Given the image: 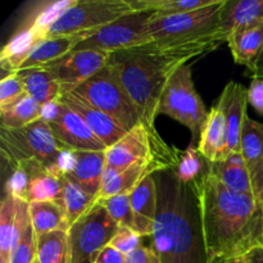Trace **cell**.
Instances as JSON below:
<instances>
[{"mask_svg": "<svg viewBox=\"0 0 263 263\" xmlns=\"http://www.w3.org/2000/svg\"><path fill=\"white\" fill-rule=\"evenodd\" d=\"M205 248L212 263L243 259L263 244V204L223 186L205 167L194 181Z\"/></svg>", "mask_w": 263, "mask_h": 263, "instance_id": "cell-1", "label": "cell"}, {"mask_svg": "<svg viewBox=\"0 0 263 263\" xmlns=\"http://www.w3.org/2000/svg\"><path fill=\"white\" fill-rule=\"evenodd\" d=\"M226 43L221 33L190 40L152 41L109 54L108 63L116 69L133 99L140 122L156 130L158 105L172 74L187 61L205 55Z\"/></svg>", "mask_w": 263, "mask_h": 263, "instance_id": "cell-2", "label": "cell"}, {"mask_svg": "<svg viewBox=\"0 0 263 263\" xmlns=\"http://www.w3.org/2000/svg\"><path fill=\"white\" fill-rule=\"evenodd\" d=\"M158 192L152 248L161 263H212L205 248L194 181L182 184L174 171L154 175Z\"/></svg>", "mask_w": 263, "mask_h": 263, "instance_id": "cell-3", "label": "cell"}, {"mask_svg": "<svg viewBox=\"0 0 263 263\" xmlns=\"http://www.w3.org/2000/svg\"><path fill=\"white\" fill-rule=\"evenodd\" d=\"M0 148L10 170L21 162L36 161L53 175H57V162L64 151L43 118L17 130L0 127Z\"/></svg>", "mask_w": 263, "mask_h": 263, "instance_id": "cell-4", "label": "cell"}, {"mask_svg": "<svg viewBox=\"0 0 263 263\" xmlns=\"http://www.w3.org/2000/svg\"><path fill=\"white\" fill-rule=\"evenodd\" d=\"M72 94L109 115L127 131L140 123V116L133 99L109 63L74 89Z\"/></svg>", "mask_w": 263, "mask_h": 263, "instance_id": "cell-5", "label": "cell"}, {"mask_svg": "<svg viewBox=\"0 0 263 263\" xmlns=\"http://www.w3.org/2000/svg\"><path fill=\"white\" fill-rule=\"evenodd\" d=\"M157 113L186 126L192 131L193 141L200 138L210 112L195 90L190 66L185 64L172 74L162 92Z\"/></svg>", "mask_w": 263, "mask_h": 263, "instance_id": "cell-6", "label": "cell"}, {"mask_svg": "<svg viewBox=\"0 0 263 263\" xmlns=\"http://www.w3.org/2000/svg\"><path fill=\"white\" fill-rule=\"evenodd\" d=\"M133 13L136 12H134L128 0H76V3L45 31V39L73 35H84L86 39L99 28Z\"/></svg>", "mask_w": 263, "mask_h": 263, "instance_id": "cell-7", "label": "cell"}, {"mask_svg": "<svg viewBox=\"0 0 263 263\" xmlns=\"http://www.w3.org/2000/svg\"><path fill=\"white\" fill-rule=\"evenodd\" d=\"M182 151L171 148L157 131H151L144 123H138L118 143L105 152L107 167L125 170L144 161H161L176 167Z\"/></svg>", "mask_w": 263, "mask_h": 263, "instance_id": "cell-8", "label": "cell"}, {"mask_svg": "<svg viewBox=\"0 0 263 263\" xmlns=\"http://www.w3.org/2000/svg\"><path fill=\"white\" fill-rule=\"evenodd\" d=\"M118 228L99 202L68 229L71 263H95L100 251L109 246Z\"/></svg>", "mask_w": 263, "mask_h": 263, "instance_id": "cell-9", "label": "cell"}, {"mask_svg": "<svg viewBox=\"0 0 263 263\" xmlns=\"http://www.w3.org/2000/svg\"><path fill=\"white\" fill-rule=\"evenodd\" d=\"M225 0L210 7L149 21L148 33L152 41H176L203 37L220 32V14ZM222 35V33H221Z\"/></svg>", "mask_w": 263, "mask_h": 263, "instance_id": "cell-10", "label": "cell"}, {"mask_svg": "<svg viewBox=\"0 0 263 263\" xmlns=\"http://www.w3.org/2000/svg\"><path fill=\"white\" fill-rule=\"evenodd\" d=\"M152 17L153 13L149 12H136L125 15L116 22L97 30L74 49H89L112 54L115 51L152 43L148 33V25Z\"/></svg>", "mask_w": 263, "mask_h": 263, "instance_id": "cell-11", "label": "cell"}, {"mask_svg": "<svg viewBox=\"0 0 263 263\" xmlns=\"http://www.w3.org/2000/svg\"><path fill=\"white\" fill-rule=\"evenodd\" d=\"M109 61V54L89 49H73L62 58L41 67L46 69L62 86L64 94L91 79L95 73L104 68Z\"/></svg>", "mask_w": 263, "mask_h": 263, "instance_id": "cell-12", "label": "cell"}, {"mask_svg": "<svg viewBox=\"0 0 263 263\" xmlns=\"http://www.w3.org/2000/svg\"><path fill=\"white\" fill-rule=\"evenodd\" d=\"M48 125L54 138L64 149L74 152H105L108 149L85 121L61 99L58 100L55 116Z\"/></svg>", "mask_w": 263, "mask_h": 263, "instance_id": "cell-13", "label": "cell"}, {"mask_svg": "<svg viewBox=\"0 0 263 263\" xmlns=\"http://www.w3.org/2000/svg\"><path fill=\"white\" fill-rule=\"evenodd\" d=\"M168 170H174V167L161 161L139 162L121 171L105 167L99 199L113 197V195L131 194V192L144 179Z\"/></svg>", "mask_w": 263, "mask_h": 263, "instance_id": "cell-14", "label": "cell"}, {"mask_svg": "<svg viewBox=\"0 0 263 263\" xmlns=\"http://www.w3.org/2000/svg\"><path fill=\"white\" fill-rule=\"evenodd\" d=\"M222 108L228 125L229 156L241 153V133L248 105V90L240 84L230 81L217 102Z\"/></svg>", "mask_w": 263, "mask_h": 263, "instance_id": "cell-15", "label": "cell"}, {"mask_svg": "<svg viewBox=\"0 0 263 263\" xmlns=\"http://www.w3.org/2000/svg\"><path fill=\"white\" fill-rule=\"evenodd\" d=\"M61 100L66 103L72 110H74L85 121V123L89 126L90 130L95 134V136L100 141L104 143L107 148L115 145L128 133L115 118L110 117L109 115L104 113L103 110L90 105L85 100L80 99L79 97H76L72 92L62 95Z\"/></svg>", "mask_w": 263, "mask_h": 263, "instance_id": "cell-16", "label": "cell"}, {"mask_svg": "<svg viewBox=\"0 0 263 263\" xmlns=\"http://www.w3.org/2000/svg\"><path fill=\"white\" fill-rule=\"evenodd\" d=\"M241 156L251 176L254 195L261 200L263 192V123L248 115L241 133Z\"/></svg>", "mask_w": 263, "mask_h": 263, "instance_id": "cell-17", "label": "cell"}, {"mask_svg": "<svg viewBox=\"0 0 263 263\" xmlns=\"http://www.w3.org/2000/svg\"><path fill=\"white\" fill-rule=\"evenodd\" d=\"M198 151L208 163L225 161L229 157L226 117L217 103L208 113V118L200 134Z\"/></svg>", "mask_w": 263, "mask_h": 263, "instance_id": "cell-18", "label": "cell"}, {"mask_svg": "<svg viewBox=\"0 0 263 263\" xmlns=\"http://www.w3.org/2000/svg\"><path fill=\"white\" fill-rule=\"evenodd\" d=\"M134 213V230L151 238L158 210V192L154 175L144 179L130 194Z\"/></svg>", "mask_w": 263, "mask_h": 263, "instance_id": "cell-19", "label": "cell"}, {"mask_svg": "<svg viewBox=\"0 0 263 263\" xmlns=\"http://www.w3.org/2000/svg\"><path fill=\"white\" fill-rule=\"evenodd\" d=\"M105 152H76L73 170L64 175L98 200L102 190L103 175L107 167Z\"/></svg>", "mask_w": 263, "mask_h": 263, "instance_id": "cell-20", "label": "cell"}, {"mask_svg": "<svg viewBox=\"0 0 263 263\" xmlns=\"http://www.w3.org/2000/svg\"><path fill=\"white\" fill-rule=\"evenodd\" d=\"M263 22V0H225L220 14V32L228 41L233 32Z\"/></svg>", "mask_w": 263, "mask_h": 263, "instance_id": "cell-21", "label": "cell"}, {"mask_svg": "<svg viewBox=\"0 0 263 263\" xmlns=\"http://www.w3.org/2000/svg\"><path fill=\"white\" fill-rule=\"evenodd\" d=\"M44 40L43 35L32 26L26 25L17 31L0 53V66L8 73H15L22 68L36 46Z\"/></svg>", "mask_w": 263, "mask_h": 263, "instance_id": "cell-22", "label": "cell"}, {"mask_svg": "<svg viewBox=\"0 0 263 263\" xmlns=\"http://www.w3.org/2000/svg\"><path fill=\"white\" fill-rule=\"evenodd\" d=\"M226 43L235 63L246 66L252 72L263 51V22L236 30L229 36Z\"/></svg>", "mask_w": 263, "mask_h": 263, "instance_id": "cell-23", "label": "cell"}, {"mask_svg": "<svg viewBox=\"0 0 263 263\" xmlns=\"http://www.w3.org/2000/svg\"><path fill=\"white\" fill-rule=\"evenodd\" d=\"M208 171L228 189L240 194H253V185L241 153L231 154L225 161L208 163Z\"/></svg>", "mask_w": 263, "mask_h": 263, "instance_id": "cell-24", "label": "cell"}, {"mask_svg": "<svg viewBox=\"0 0 263 263\" xmlns=\"http://www.w3.org/2000/svg\"><path fill=\"white\" fill-rule=\"evenodd\" d=\"M25 90L40 105L57 102L63 95L59 82L44 68H27L17 72Z\"/></svg>", "mask_w": 263, "mask_h": 263, "instance_id": "cell-25", "label": "cell"}, {"mask_svg": "<svg viewBox=\"0 0 263 263\" xmlns=\"http://www.w3.org/2000/svg\"><path fill=\"white\" fill-rule=\"evenodd\" d=\"M0 127L8 130H17L26 127L43 118V105L33 100L27 92L21 95L13 102L0 107Z\"/></svg>", "mask_w": 263, "mask_h": 263, "instance_id": "cell-26", "label": "cell"}, {"mask_svg": "<svg viewBox=\"0 0 263 263\" xmlns=\"http://www.w3.org/2000/svg\"><path fill=\"white\" fill-rule=\"evenodd\" d=\"M84 35L73 36H55V37L44 39L35 48L21 69L40 68L73 50L82 40ZM20 69V71H21Z\"/></svg>", "mask_w": 263, "mask_h": 263, "instance_id": "cell-27", "label": "cell"}, {"mask_svg": "<svg viewBox=\"0 0 263 263\" xmlns=\"http://www.w3.org/2000/svg\"><path fill=\"white\" fill-rule=\"evenodd\" d=\"M30 217L36 238L51 231H68L69 229L66 213L57 200L31 202Z\"/></svg>", "mask_w": 263, "mask_h": 263, "instance_id": "cell-28", "label": "cell"}, {"mask_svg": "<svg viewBox=\"0 0 263 263\" xmlns=\"http://www.w3.org/2000/svg\"><path fill=\"white\" fill-rule=\"evenodd\" d=\"M61 180L62 192L61 197H59L57 202L63 208L67 221H68V225L71 228L80 217H82L85 213L89 212L97 204L98 199L87 194L76 182H73L71 179L64 176V175H62Z\"/></svg>", "mask_w": 263, "mask_h": 263, "instance_id": "cell-29", "label": "cell"}, {"mask_svg": "<svg viewBox=\"0 0 263 263\" xmlns=\"http://www.w3.org/2000/svg\"><path fill=\"white\" fill-rule=\"evenodd\" d=\"M217 0H128L134 12L153 13V18L167 17L210 7Z\"/></svg>", "mask_w": 263, "mask_h": 263, "instance_id": "cell-30", "label": "cell"}, {"mask_svg": "<svg viewBox=\"0 0 263 263\" xmlns=\"http://www.w3.org/2000/svg\"><path fill=\"white\" fill-rule=\"evenodd\" d=\"M37 261L40 263H71L68 234L58 230L36 238Z\"/></svg>", "mask_w": 263, "mask_h": 263, "instance_id": "cell-31", "label": "cell"}, {"mask_svg": "<svg viewBox=\"0 0 263 263\" xmlns=\"http://www.w3.org/2000/svg\"><path fill=\"white\" fill-rule=\"evenodd\" d=\"M61 176L50 174L44 167H37L31 176L26 202L58 200L62 192Z\"/></svg>", "mask_w": 263, "mask_h": 263, "instance_id": "cell-32", "label": "cell"}, {"mask_svg": "<svg viewBox=\"0 0 263 263\" xmlns=\"http://www.w3.org/2000/svg\"><path fill=\"white\" fill-rule=\"evenodd\" d=\"M17 225V198L5 195L0 204V259L9 261Z\"/></svg>", "mask_w": 263, "mask_h": 263, "instance_id": "cell-33", "label": "cell"}, {"mask_svg": "<svg viewBox=\"0 0 263 263\" xmlns=\"http://www.w3.org/2000/svg\"><path fill=\"white\" fill-rule=\"evenodd\" d=\"M205 167H207V161L200 156L198 148L195 149L194 146H189L182 151L179 164L172 171L180 182L190 184L202 176Z\"/></svg>", "mask_w": 263, "mask_h": 263, "instance_id": "cell-34", "label": "cell"}, {"mask_svg": "<svg viewBox=\"0 0 263 263\" xmlns=\"http://www.w3.org/2000/svg\"><path fill=\"white\" fill-rule=\"evenodd\" d=\"M74 3H76V0H58V2L45 3V4L41 5V9L33 15L32 21H30L26 25L32 26L45 39V31L53 23H55Z\"/></svg>", "mask_w": 263, "mask_h": 263, "instance_id": "cell-35", "label": "cell"}, {"mask_svg": "<svg viewBox=\"0 0 263 263\" xmlns=\"http://www.w3.org/2000/svg\"><path fill=\"white\" fill-rule=\"evenodd\" d=\"M98 202L104 205L110 217L117 222L120 228L134 229V213L130 194L113 195V197L99 199Z\"/></svg>", "mask_w": 263, "mask_h": 263, "instance_id": "cell-36", "label": "cell"}, {"mask_svg": "<svg viewBox=\"0 0 263 263\" xmlns=\"http://www.w3.org/2000/svg\"><path fill=\"white\" fill-rule=\"evenodd\" d=\"M37 259V241L32 223L27 226L20 241L10 254V263H33Z\"/></svg>", "mask_w": 263, "mask_h": 263, "instance_id": "cell-37", "label": "cell"}, {"mask_svg": "<svg viewBox=\"0 0 263 263\" xmlns=\"http://www.w3.org/2000/svg\"><path fill=\"white\" fill-rule=\"evenodd\" d=\"M141 238L143 236L130 228H118L117 233L110 240L109 246L120 251L125 256L130 254L139 247H141Z\"/></svg>", "mask_w": 263, "mask_h": 263, "instance_id": "cell-38", "label": "cell"}, {"mask_svg": "<svg viewBox=\"0 0 263 263\" xmlns=\"http://www.w3.org/2000/svg\"><path fill=\"white\" fill-rule=\"evenodd\" d=\"M26 92L25 85L20 76L15 73H8L0 81V107L13 102Z\"/></svg>", "mask_w": 263, "mask_h": 263, "instance_id": "cell-39", "label": "cell"}, {"mask_svg": "<svg viewBox=\"0 0 263 263\" xmlns=\"http://www.w3.org/2000/svg\"><path fill=\"white\" fill-rule=\"evenodd\" d=\"M248 103L263 115V77H253L248 89Z\"/></svg>", "mask_w": 263, "mask_h": 263, "instance_id": "cell-40", "label": "cell"}, {"mask_svg": "<svg viewBox=\"0 0 263 263\" xmlns=\"http://www.w3.org/2000/svg\"><path fill=\"white\" fill-rule=\"evenodd\" d=\"M126 263H161V259L152 247L141 246L126 256Z\"/></svg>", "mask_w": 263, "mask_h": 263, "instance_id": "cell-41", "label": "cell"}, {"mask_svg": "<svg viewBox=\"0 0 263 263\" xmlns=\"http://www.w3.org/2000/svg\"><path fill=\"white\" fill-rule=\"evenodd\" d=\"M95 263H126V256L113 247H105L98 254Z\"/></svg>", "mask_w": 263, "mask_h": 263, "instance_id": "cell-42", "label": "cell"}, {"mask_svg": "<svg viewBox=\"0 0 263 263\" xmlns=\"http://www.w3.org/2000/svg\"><path fill=\"white\" fill-rule=\"evenodd\" d=\"M246 263H263V244L252 249L248 254L243 258Z\"/></svg>", "mask_w": 263, "mask_h": 263, "instance_id": "cell-43", "label": "cell"}, {"mask_svg": "<svg viewBox=\"0 0 263 263\" xmlns=\"http://www.w3.org/2000/svg\"><path fill=\"white\" fill-rule=\"evenodd\" d=\"M251 73L253 74V77H263V51L261 57L258 58V61H257L256 64H254Z\"/></svg>", "mask_w": 263, "mask_h": 263, "instance_id": "cell-44", "label": "cell"}, {"mask_svg": "<svg viewBox=\"0 0 263 263\" xmlns=\"http://www.w3.org/2000/svg\"><path fill=\"white\" fill-rule=\"evenodd\" d=\"M0 263H10V262L7 261V259H0Z\"/></svg>", "mask_w": 263, "mask_h": 263, "instance_id": "cell-45", "label": "cell"}, {"mask_svg": "<svg viewBox=\"0 0 263 263\" xmlns=\"http://www.w3.org/2000/svg\"><path fill=\"white\" fill-rule=\"evenodd\" d=\"M231 263H246L243 261V259H239V261H235V262H231Z\"/></svg>", "mask_w": 263, "mask_h": 263, "instance_id": "cell-46", "label": "cell"}, {"mask_svg": "<svg viewBox=\"0 0 263 263\" xmlns=\"http://www.w3.org/2000/svg\"><path fill=\"white\" fill-rule=\"evenodd\" d=\"M261 202H262V204H263V192H262V195H261Z\"/></svg>", "mask_w": 263, "mask_h": 263, "instance_id": "cell-47", "label": "cell"}, {"mask_svg": "<svg viewBox=\"0 0 263 263\" xmlns=\"http://www.w3.org/2000/svg\"><path fill=\"white\" fill-rule=\"evenodd\" d=\"M33 263H40V262H39V261H37V259H36V261H35V262H33Z\"/></svg>", "mask_w": 263, "mask_h": 263, "instance_id": "cell-48", "label": "cell"}]
</instances>
